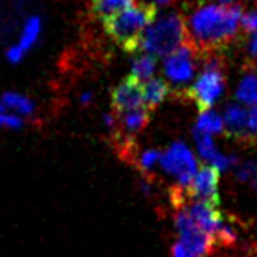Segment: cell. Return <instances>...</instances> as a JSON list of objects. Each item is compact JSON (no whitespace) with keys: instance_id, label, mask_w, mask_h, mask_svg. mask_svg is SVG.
<instances>
[{"instance_id":"cell-1","label":"cell","mask_w":257,"mask_h":257,"mask_svg":"<svg viewBox=\"0 0 257 257\" xmlns=\"http://www.w3.org/2000/svg\"><path fill=\"white\" fill-rule=\"evenodd\" d=\"M242 5L239 4H199L186 20L187 41L199 52H218L233 43L241 30Z\"/></svg>"},{"instance_id":"cell-2","label":"cell","mask_w":257,"mask_h":257,"mask_svg":"<svg viewBox=\"0 0 257 257\" xmlns=\"http://www.w3.org/2000/svg\"><path fill=\"white\" fill-rule=\"evenodd\" d=\"M155 17H157V7H153L150 2L132 0V4L124 7L122 10L104 18L103 25L106 35L114 43L122 47L125 52L135 54L139 38Z\"/></svg>"},{"instance_id":"cell-3","label":"cell","mask_w":257,"mask_h":257,"mask_svg":"<svg viewBox=\"0 0 257 257\" xmlns=\"http://www.w3.org/2000/svg\"><path fill=\"white\" fill-rule=\"evenodd\" d=\"M187 43L186 18L178 12L165 13L145 28L139 38L135 52L152 54L155 57H166L178 47Z\"/></svg>"},{"instance_id":"cell-4","label":"cell","mask_w":257,"mask_h":257,"mask_svg":"<svg viewBox=\"0 0 257 257\" xmlns=\"http://www.w3.org/2000/svg\"><path fill=\"white\" fill-rule=\"evenodd\" d=\"M225 86L226 78L223 72V60L212 52V56L205 59L197 78L187 90V96L199 106L200 111L212 109L221 99Z\"/></svg>"},{"instance_id":"cell-5","label":"cell","mask_w":257,"mask_h":257,"mask_svg":"<svg viewBox=\"0 0 257 257\" xmlns=\"http://www.w3.org/2000/svg\"><path fill=\"white\" fill-rule=\"evenodd\" d=\"M160 168L165 174L176 181L178 189L186 191L194 174L197 173L199 165L194 152L184 142H173L165 152H161Z\"/></svg>"},{"instance_id":"cell-6","label":"cell","mask_w":257,"mask_h":257,"mask_svg":"<svg viewBox=\"0 0 257 257\" xmlns=\"http://www.w3.org/2000/svg\"><path fill=\"white\" fill-rule=\"evenodd\" d=\"M199 69V51L191 43H184L163 60V73L168 83L184 88L192 82Z\"/></svg>"},{"instance_id":"cell-7","label":"cell","mask_w":257,"mask_h":257,"mask_svg":"<svg viewBox=\"0 0 257 257\" xmlns=\"http://www.w3.org/2000/svg\"><path fill=\"white\" fill-rule=\"evenodd\" d=\"M174 226L176 231H178L179 241L195 257H205L213 251L216 244L215 238L194 221V218L187 213L184 207H178V212L174 215Z\"/></svg>"},{"instance_id":"cell-8","label":"cell","mask_w":257,"mask_h":257,"mask_svg":"<svg viewBox=\"0 0 257 257\" xmlns=\"http://www.w3.org/2000/svg\"><path fill=\"white\" fill-rule=\"evenodd\" d=\"M220 173L210 165L200 166L197 173L194 174L191 184L186 189L187 197L194 200H202L207 204H212L218 207L220 204Z\"/></svg>"},{"instance_id":"cell-9","label":"cell","mask_w":257,"mask_h":257,"mask_svg":"<svg viewBox=\"0 0 257 257\" xmlns=\"http://www.w3.org/2000/svg\"><path fill=\"white\" fill-rule=\"evenodd\" d=\"M111 103L114 114H120L135 109L139 106H144V101H142V83H139L132 77H127L124 82L114 86L111 93Z\"/></svg>"},{"instance_id":"cell-10","label":"cell","mask_w":257,"mask_h":257,"mask_svg":"<svg viewBox=\"0 0 257 257\" xmlns=\"http://www.w3.org/2000/svg\"><path fill=\"white\" fill-rule=\"evenodd\" d=\"M223 124L225 132L233 135L234 139L246 142V119H247V107L241 103H228L223 111Z\"/></svg>"},{"instance_id":"cell-11","label":"cell","mask_w":257,"mask_h":257,"mask_svg":"<svg viewBox=\"0 0 257 257\" xmlns=\"http://www.w3.org/2000/svg\"><path fill=\"white\" fill-rule=\"evenodd\" d=\"M116 116L120 132L132 137V135L139 134L142 128H145V125L148 124V120H150V109L145 106H139L135 109L116 114Z\"/></svg>"},{"instance_id":"cell-12","label":"cell","mask_w":257,"mask_h":257,"mask_svg":"<svg viewBox=\"0 0 257 257\" xmlns=\"http://www.w3.org/2000/svg\"><path fill=\"white\" fill-rule=\"evenodd\" d=\"M170 83L163 78L152 77L142 83V101L148 109H155L170 96Z\"/></svg>"},{"instance_id":"cell-13","label":"cell","mask_w":257,"mask_h":257,"mask_svg":"<svg viewBox=\"0 0 257 257\" xmlns=\"http://www.w3.org/2000/svg\"><path fill=\"white\" fill-rule=\"evenodd\" d=\"M0 101L7 107V111H10L13 114H17L20 117L33 116V112L36 109V104L30 96H26L23 93L18 91H5L2 94Z\"/></svg>"},{"instance_id":"cell-14","label":"cell","mask_w":257,"mask_h":257,"mask_svg":"<svg viewBox=\"0 0 257 257\" xmlns=\"http://www.w3.org/2000/svg\"><path fill=\"white\" fill-rule=\"evenodd\" d=\"M234 98L238 103L246 106L257 104V70L249 69L241 77L238 86H236Z\"/></svg>"},{"instance_id":"cell-15","label":"cell","mask_w":257,"mask_h":257,"mask_svg":"<svg viewBox=\"0 0 257 257\" xmlns=\"http://www.w3.org/2000/svg\"><path fill=\"white\" fill-rule=\"evenodd\" d=\"M157 67H158V57L152 56V54L140 52L131 62V77L134 80H137L139 83H144L155 75Z\"/></svg>"},{"instance_id":"cell-16","label":"cell","mask_w":257,"mask_h":257,"mask_svg":"<svg viewBox=\"0 0 257 257\" xmlns=\"http://www.w3.org/2000/svg\"><path fill=\"white\" fill-rule=\"evenodd\" d=\"M41 31H43V20L41 18H39L38 15H33L30 18H26L25 23H23L22 33H20L17 46L25 54L30 52L33 47L38 44V39H39V36H41Z\"/></svg>"},{"instance_id":"cell-17","label":"cell","mask_w":257,"mask_h":257,"mask_svg":"<svg viewBox=\"0 0 257 257\" xmlns=\"http://www.w3.org/2000/svg\"><path fill=\"white\" fill-rule=\"evenodd\" d=\"M194 131L202 132V134H208V135H220L225 132V124H223V116L212 109H204L200 111L197 120H195V127Z\"/></svg>"},{"instance_id":"cell-18","label":"cell","mask_w":257,"mask_h":257,"mask_svg":"<svg viewBox=\"0 0 257 257\" xmlns=\"http://www.w3.org/2000/svg\"><path fill=\"white\" fill-rule=\"evenodd\" d=\"M194 140H195V148H197L199 157L204 160L207 165H212L221 153L218 148H216L212 135L194 131Z\"/></svg>"},{"instance_id":"cell-19","label":"cell","mask_w":257,"mask_h":257,"mask_svg":"<svg viewBox=\"0 0 257 257\" xmlns=\"http://www.w3.org/2000/svg\"><path fill=\"white\" fill-rule=\"evenodd\" d=\"M128 4H132V0H93L91 12H93V15L104 20L109 15H112V13L122 10Z\"/></svg>"},{"instance_id":"cell-20","label":"cell","mask_w":257,"mask_h":257,"mask_svg":"<svg viewBox=\"0 0 257 257\" xmlns=\"http://www.w3.org/2000/svg\"><path fill=\"white\" fill-rule=\"evenodd\" d=\"M160 158H161V152L157 148H148L139 153L137 157V166L139 170L144 174H150L155 171V168L160 165Z\"/></svg>"},{"instance_id":"cell-21","label":"cell","mask_w":257,"mask_h":257,"mask_svg":"<svg viewBox=\"0 0 257 257\" xmlns=\"http://www.w3.org/2000/svg\"><path fill=\"white\" fill-rule=\"evenodd\" d=\"M246 142H249V144H257V104L247 107Z\"/></svg>"},{"instance_id":"cell-22","label":"cell","mask_w":257,"mask_h":257,"mask_svg":"<svg viewBox=\"0 0 257 257\" xmlns=\"http://www.w3.org/2000/svg\"><path fill=\"white\" fill-rule=\"evenodd\" d=\"M23 127V117L17 116L10 111L0 112V128H9V131H18Z\"/></svg>"},{"instance_id":"cell-23","label":"cell","mask_w":257,"mask_h":257,"mask_svg":"<svg viewBox=\"0 0 257 257\" xmlns=\"http://www.w3.org/2000/svg\"><path fill=\"white\" fill-rule=\"evenodd\" d=\"M241 30L244 31L246 35H251V33L257 31V9H252L246 13H242Z\"/></svg>"},{"instance_id":"cell-24","label":"cell","mask_w":257,"mask_h":257,"mask_svg":"<svg viewBox=\"0 0 257 257\" xmlns=\"http://www.w3.org/2000/svg\"><path fill=\"white\" fill-rule=\"evenodd\" d=\"M25 56H26V54L20 49L17 44H12L9 49L5 51V57H7V60H9L10 64H20L25 59Z\"/></svg>"},{"instance_id":"cell-25","label":"cell","mask_w":257,"mask_h":257,"mask_svg":"<svg viewBox=\"0 0 257 257\" xmlns=\"http://www.w3.org/2000/svg\"><path fill=\"white\" fill-rule=\"evenodd\" d=\"M171 257H195L181 241H176L171 249Z\"/></svg>"},{"instance_id":"cell-26","label":"cell","mask_w":257,"mask_h":257,"mask_svg":"<svg viewBox=\"0 0 257 257\" xmlns=\"http://www.w3.org/2000/svg\"><path fill=\"white\" fill-rule=\"evenodd\" d=\"M246 49H247L249 57L257 60V31H254V33H251V35H249Z\"/></svg>"},{"instance_id":"cell-27","label":"cell","mask_w":257,"mask_h":257,"mask_svg":"<svg viewBox=\"0 0 257 257\" xmlns=\"http://www.w3.org/2000/svg\"><path fill=\"white\" fill-rule=\"evenodd\" d=\"M103 122L107 128H116L117 125V116L116 114H104L103 116Z\"/></svg>"},{"instance_id":"cell-28","label":"cell","mask_w":257,"mask_h":257,"mask_svg":"<svg viewBox=\"0 0 257 257\" xmlns=\"http://www.w3.org/2000/svg\"><path fill=\"white\" fill-rule=\"evenodd\" d=\"M247 184L252 187V191L257 192V161L252 163V173H251V178H249Z\"/></svg>"},{"instance_id":"cell-29","label":"cell","mask_w":257,"mask_h":257,"mask_svg":"<svg viewBox=\"0 0 257 257\" xmlns=\"http://www.w3.org/2000/svg\"><path fill=\"white\" fill-rule=\"evenodd\" d=\"M93 99H94V94L91 91H85L80 94V103H82L83 106H88L90 103H93Z\"/></svg>"},{"instance_id":"cell-30","label":"cell","mask_w":257,"mask_h":257,"mask_svg":"<svg viewBox=\"0 0 257 257\" xmlns=\"http://www.w3.org/2000/svg\"><path fill=\"white\" fill-rule=\"evenodd\" d=\"M150 4L153 7H166V5L173 4V0H150Z\"/></svg>"},{"instance_id":"cell-31","label":"cell","mask_w":257,"mask_h":257,"mask_svg":"<svg viewBox=\"0 0 257 257\" xmlns=\"http://www.w3.org/2000/svg\"><path fill=\"white\" fill-rule=\"evenodd\" d=\"M212 2H218V4H225V5H228V4H233L234 0H212Z\"/></svg>"},{"instance_id":"cell-32","label":"cell","mask_w":257,"mask_h":257,"mask_svg":"<svg viewBox=\"0 0 257 257\" xmlns=\"http://www.w3.org/2000/svg\"><path fill=\"white\" fill-rule=\"evenodd\" d=\"M7 111V107L4 106V103H2V101H0V112H5Z\"/></svg>"}]
</instances>
